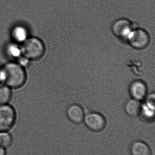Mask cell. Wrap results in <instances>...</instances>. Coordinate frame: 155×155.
I'll use <instances>...</instances> for the list:
<instances>
[{"mask_svg": "<svg viewBox=\"0 0 155 155\" xmlns=\"http://www.w3.org/2000/svg\"><path fill=\"white\" fill-rule=\"evenodd\" d=\"M141 107L140 101L133 98L127 101L126 104L125 111L128 115L135 117L141 113Z\"/></svg>", "mask_w": 155, "mask_h": 155, "instance_id": "12", "label": "cell"}, {"mask_svg": "<svg viewBox=\"0 0 155 155\" xmlns=\"http://www.w3.org/2000/svg\"><path fill=\"white\" fill-rule=\"evenodd\" d=\"M22 55L31 61L41 59L45 53V45L40 38L29 37L21 44Z\"/></svg>", "mask_w": 155, "mask_h": 155, "instance_id": "2", "label": "cell"}, {"mask_svg": "<svg viewBox=\"0 0 155 155\" xmlns=\"http://www.w3.org/2000/svg\"><path fill=\"white\" fill-rule=\"evenodd\" d=\"M147 87L143 81L135 80L130 86L129 91L133 99L141 101L145 98L147 94Z\"/></svg>", "mask_w": 155, "mask_h": 155, "instance_id": "7", "label": "cell"}, {"mask_svg": "<svg viewBox=\"0 0 155 155\" xmlns=\"http://www.w3.org/2000/svg\"><path fill=\"white\" fill-rule=\"evenodd\" d=\"M154 95H150L146 104L141 107V112L147 119H152L154 115Z\"/></svg>", "mask_w": 155, "mask_h": 155, "instance_id": "13", "label": "cell"}, {"mask_svg": "<svg viewBox=\"0 0 155 155\" xmlns=\"http://www.w3.org/2000/svg\"><path fill=\"white\" fill-rule=\"evenodd\" d=\"M12 97V89L4 84H0V105L9 104Z\"/></svg>", "mask_w": 155, "mask_h": 155, "instance_id": "14", "label": "cell"}, {"mask_svg": "<svg viewBox=\"0 0 155 155\" xmlns=\"http://www.w3.org/2000/svg\"><path fill=\"white\" fill-rule=\"evenodd\" d=\"M67 115L69 119L76 124H81L84 119L83 109L79 105L70 106L67 109Z\"/></svg>", "mask_w": 155, "mask_h": 155, "instance_id": "8", "label": "cell"}, {"mask_svg": "<svg viewBox=\"0 0 155 155\" xmlns=\"http://www.w3.org/2000/svg\"><path fill=\"white\" fill-rule=\"evenodd\" d=\"M1 83H2V81H1V77H0V84H1Z\"/></svg>", "mask_w": 155, "mask_h": 155, "instance_id": "18", "label": "cell"}, {"mask_svg": "<svg viewBox=\"0 0 155 155\" xmlns=\"http://www.w3.org/2000/svg\"><path fill=\"white\" fill-rule=\"evenodd\" d=\"M84 120L87 127L95 132L103 131L106 125V121L103 116L96 112L87 114Z\"/></svg>", "mask_w": 155, "mask_h": 155, "instance_id": "5", "label": "cell"}, {"mask_svg": "<svg viewBox=\"0 0 155 155\" xmlns=\"http://www.w3.org/2000/svg\"><path fill=\"white\" fill-rule=\"evenodd\" d=\"M0 77L2 84L12 89L22 87L27 79L25 69L14 61L6 63L2 66L0 69Z\"/></svg>", "mask_w": 155, "mask_h": 155, "instance_id": "1", "label": "cell"}, {"mask_svg": "<svg viewBox=\"0 0 155 155\" xmlns=\"http://www.w3.org/2000/svg\"><path fill=\"white\" fill-rule=\"evenodd\" d=\"M29 37L27 30L22 26H16L12 31V37L13 41L19 44H22Z\"/></svg>", "mask_w": 155, "mask_h": 155, "instance_id": "10", "label": "cell"}, {"mask_svg": "<svg viewBox=\"0 0 155 155\" xmlns=\"http://www.w3.org/2000/svg\"><path fill=\"white\" fill-rule=\"evenodd\" d=\"M132 47L137 50L145 49L150 42V37L147 32L143 29L132 30L127 38Z\"/></svg>", "mask_w": 155, "mask_h": 155, "instance_id": "4", "label": "cell"}, {"mask_svg": "<svg viewBox=\"0 0 155 155\" xmlns=\"http://www.w3.org/2000/svg\"><path fill=\"white\" fill-rule=\"evenodd\" d=\"M6 149L0 147V155H6Z\"/></svg>", "mask_w": 155, "mask_h": 155, "instance_id": "17", "label": "cell"}, {"mask_svg": "<svg viewBox=\"0 0 155 155\" xmlns=\"http://www.w3.org/2000/svg\"><path fill=\"white\" fill-rule=\"evenodd\" d=\"M133 30V25L126 19H120L114 22L112 26L113 33L118 37L126 38Z\"/></svg>", "mask_w": 155, "mask_h": 155, "instance_id": "6", "label": "cell"}, {"mask_svg": "<svg viewBox=\"0 0 155 155\" xmlns=\"http://www.w3.org/2000/svg\"><path fill=\"white\" fill-rule=\"evenodd\" d=\"M132 155H151L149 146L143 141L136 140L132 143L130 148Z\"/></svg>", "mask_w": 155, "mask_h": 155, "instance_id": "9", "label": "cell"}, {"mask_svg": "<svg viewBox=\"0 0 155 155\" xmlns=\"http://www.w3.org/2000/svg\"><path fill=\"white\" fill-rule=\"evenodd\" d=\"M31 61L29 60V59H27V58L25 57L23 55H22L20 58H18L16 60V62L19 65H21V66L25 69L26 67L29 66Z\"/></svg>", "mask_w": 155, "mask_h": 155, "instance_id": "16", "label": "cell"}, {"mask_svg": "<svg viewBox=\"0 0 155 155\" xmlns=\"http://www.w3.org/2000/svg\"><path fill=\"white\" fill-rule=\"evenodd\" d=\"M13 138L10 132H0V147L7 149L12 144Z\"/></svg>", "mask_w": 155, "mask_h": 155, "instance_id": "15", "label": "cell"}, {"mask_svg": "<svg viewBox=\"0 0 155 155\" xmlns=\"http://www.w3.org/2000/svg\"><path fill=\"white\" fill-rule=\"evenodd\" d=\"M5 53L9 58L16 61L22 55L21 45L13 41L10 43L6 45Z\"/></svg>", "mask_w": 155, "mask_h": 155, "instance_id": "11", "label": "cell"}, {"mask_svg": "<svg viewBox=\"0 0 155 155\" xmlns=\"http://www.w3.org/2000/svg\"><path fill=\"white\" fill-rule=\"evenodd\" d=\"M17 114L10 104L0 105V132H10L15 125Z\"/></svg>", "mask_w": 155, "mask_h": 155, "instance_id": "3", "label": "cell"}]
</instances>
